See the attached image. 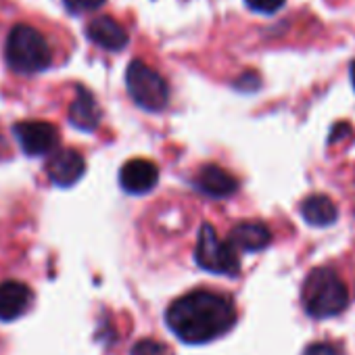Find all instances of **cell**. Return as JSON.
Masks as SVG:
<instances>
[{
    "label": "cell",
    "mask_w": 355,
    "mask_h": 355,
    "mask_svg": "<svg viewBox=\"0 0 355 355\" xmlns=\"http://www.w3.org/2000/svg\"><path fill=\"white\" fill-rule=\"evenodd\" d=\"M228 243L236 249V251H245V253H255L266 249L272 243V232L266 224L261 222H243L239 226H234L228 234Z\"/></svg>",
    "instance_id": "obj_11"
},
{
    "label": "cell",
    "mask_w": 355,
    "mask_h": 355,
    "mask_svg": "<svg viewBox=\"0 0 355 355\" xmlns=\"http://www.w3.org/2000/svg\"><path fill=\"white\" fill-rule=\"evenodd\" d=\"M65 9L73 15L80 13H88V11H96L105 5V0H63Z\"/></svg>",
    "instance_id": "obj_17"
},
{
    "label": "cell",
    "mask_w": 355,
    "mask_h": 355,
    "mask_svg": "<svg viewBox=\"0 0 355 355\" xmlns=\"http://www.w3.org/2000/svg\"><path fill=\"white\" fill-rule=\"evenodd\" d=\"M88 38L107 51H121L128 44V32L113 17H96L88 24Z\"/></svg>",
    "instance_id": "obj_13"
},
{
    "label": "cell",
    "mask_w": 355,
    "mask_h": 355,
    "mask_svg": "<svg viewBox=\"0 0 355 355\" xmlns=\"http://www.w3.org/2000/svg\"><path fill=\"white\" fill-rule=\"evenodd\" d=\"M34 303V293L17 280L0 282V322H13L28 313Z\"/></svg>",
    "instance_id": "obj_8"
},
{
    "label": "cell",
    "mask_w": 355,
    "mask_h": 355,
    "mask_svg": "<svg viewBox=\"0 0 355 355\" xmlns=\"http://www.w3.org/2000/svg\"><path fill=\"white\" fill-rule=\"evenodd\" d=\"M301 216L309 226L326 228V226H332L336 222L338 209L332 203V199H328L326 195H309L301 203Z\"/></svg>",
    "instance_id": "obj_14"
},
{
    "label": "cell",
    "mask_w": 355,
    "mask_h": 355,
    "mask_svg": "<svg viewBox=\"0 0 355 355\" xmlns=\"http://www.w3.org/2000/svg\"><path fill=\"white\" fill-rule=\"evenodd\" d=\"M239 320L234 301L216 291H193L178 297L165 311L169 330L187 345H207L228 334Z\"/></svg>",
    "instance_id": "obj_1"
},
{
    "label": "cell",
    "mask_w": 355,
    "mask_h": 355,
    "mask_svg": "<svg viewBox=\"0 0 355 355\" xmlns=\"http://www.w3.org/2000/svg\"><path fill=\"white\" fill-rule=\"evenodd\" d=\"M19 146L30 157L53 153L59 144V130L49 121H21L13 128Z\"/></svg>",
    "instance_id": "obj_6"
},
{
    "label": "cell",
    "mask_w": 355,
    "mask_h": 355,
    "mask_svg": "<svg viewBox=\"0 0 355 355\" xmlns=\"http://www.w3.org/2000/svg\"><path fill=\"white\" fill-rule=\"evenodd\" d=\"M195 187L214 199H226L239 191V180L220 165H203L195 175Z\"/></svg>",
    "instance_id": "obj_10"
},
{
    "label": "cell",
    "mask_w": 355,
    "mask_h": 355,
    "mask_svg": "<svg viewBox=\"0 0 355 355\" xmlns=\"http://www.w3.org/2000/svg\"><path fill=\"white\" fill-rule=\"evenodd\" d=\"M301 303L309 318L326 320L345 311L349 291L332 268H315L307 274L301 288Z\"/></svg>",
    "instance_id": "obj_2"
},
{
    "label": "cell",
    "mask_w": 355,
    "mask_h": 355,
    "mask_svg": "<svg viewBox=\"0 0 355 355\" xmlns=\"http://www.w3.org/2000/svg\"><path fill=\"white\" fill-rule=\"evenodd\" d=\"M351 84H353V90H355V61L351 63Z\"/></svg>",
    "instance_id": "obj_20"
},
{
    "label": "cell",
    "mask_w": 355,
    "mask_h": 355,
    "mask_svg": "<svg viewBox=\"0 0 355 355\" xmlns=\"http://www.w3.org/2000/svg\"><path fill=\"white\" fill-rule=\"evenodd\" d=\"M69 121L82 132L96 130V125L101 121V107H98L94 94L84 86H78L76 98L69 105Z\"/></svg>",
    "instance_id": "obj_12"
},
{
    "label": "cell",
    "mask_w": 355,
    "mask_h": 355,
    "mask_svg": "<svg viewBox=\"0 0 355 355\" xmlns=\"http://www.w3.org/2000/svg\"><path fill=\"white\" fill-rule=\"evenodd\" d=\"M7 63L17 73H38L51 67L53 51L46 38L32 26L19 24L7 36Z\"/></svg>",
    "instance_id": "obj_3"
},
{
    "label": "cell",
    "mask_w": 355,
    "mask_h": 355,
    "mask_svg": "<svg viewBox=\"0 0 355 355\" xmlns=\"http://www.w3.org/2000/svg\"><path fill=\"white\" fill-rule=\"evenodd\" d=\"M195 259H197L199 268H203L211 274H222V276L234 278L241 272L239 251L228 241H222L211 224H203L199 230Z\"/></svg>",
    "instance_id": "obj_4"
},
{
    "label": "cell",
    "mask_w": 355,
    "mask_h": 355,
    "mask_svg": "<svg viewBox=\"0 0 355 355\" xmlns=\"http://www.w3.org/2000/svg\"><path fill=\"white\" fill-rule=\"evenodd\" d=\"M86 171V163L84 157L73 150V148H63L59 153H55L46 165V173H49V180L57 187H73L80 178Z\"/></svg>",
    "instance_id": "obj_7"
},
{
    "label": "cell",
    "mask_w": 355,
    "mask_h": 355,
    "mask_svg": "<svg viewBox=\"0 0 355 355\" xmlns=\"http://www.w3.org/2000/svg\"><path fill=\"white\" fill-rule=\"evenodd\" d=\"M125 86L132 101L146 111H161L169 103L167 82L142 61H132L125 71Z\"/></svg>",
    "instance_id": "obj_5"
},
{
    "label": "cell",
    "mask_w": 355,
    "mask_h": 355,
    "mask_svg": "<svg viewBox=\"0 0 355 355\" xmlns=\"http://www.w3.org/2000/svg\"><path fill=\"white\" fill-rule=\"evenodd\" d=\"M130 355H167V347L155 338H140L138 343H134Z\"/></svg>",
    "instance_id": "obj_15"
},
{
    "label": "cell",
    "mask_w": 355,
    "mask_h": 355,
    "mask_svg": "<svg viewBox=\"0 0 355 355\" xmlns=\"http://www.w3.org/2000/svg\"><path fill=\"white\" fill-rule=\"evenodd\" d=\"M159 169L155 163L146 159H132L119 171V182L125 193L130 195H144L157 187Z\"/></svg>",
    "instance_id": "obj_9"
},
{
    "label": "cell",
    "mask_w": 355,
    "mask_h": 355,
    "mask_svg": "<svg viewBox=\"0 0 355 355\" xmlns=\"http://www.w3.org/2000/svg\"><path fill=\"white\" fill-rule=\"evenodd\" d=\"M247 7L255 13H261V15H274L278 13L286 0H245Z\"/></svg>",
    "instance_id": "obj_16"
},
{
    "label": "cell",
    "mask_w": 355,
    "mask_h": 355,
    "mask_svg": "<svg viewBox=\"0 0 355 355\" xmlns=\"http://www.w3.org/2000/svg\"><path fill=\"white\" fill-rule=\"evenodd\" d=\"M303 355H345V351L332 343H313L303 351Z\"/></svg>",
    "instance_id": "obj_18"
},
{
    "label": "cell",
    "mask_w": 355,
    "mask_h": 355,
    "mask_svg": "<svg viewBox=\"0 0 355 355\" xmlns=\"http://www.w3.org/2000/svg\"><path fill=\"white\" fill-rule=\"evenodd\" d=\"M234 88L245 90V92H253V90L259 88V76L253 73V71H247V73H243V76L234 82Z\"/></svg>",
    "instance_id": "obj_19"
}]
</instances>
